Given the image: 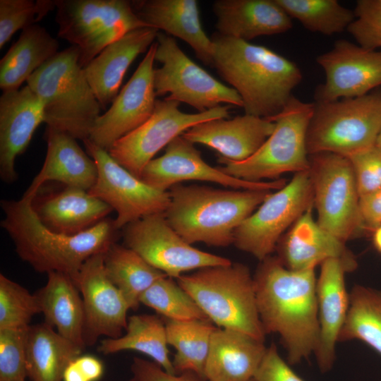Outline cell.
<instances>
[{
    "instance_id": "29",
    "label": "cell",
    "mask_w": 381,
    "mask_h": 381,
    "mask_svg": "<svg viewBox=\"0 0 381 381\" xmlns=\"http://www.w3.org/2000/svg\"><path fill=\"white\" fill-rule=\"evenodd\" d=\"M265 341L242 332L217 327L205 367L207 381H249L266 352Z\"/></svg>"
},
{
    "instance_id": "9",
    "label": "cell",
    "mask_w": 381,
    "mask_h": 381,
    "mask_svg": "<svg viewBox=\"0 0 381 381\" xmlns=\"http://www.w3.org/2000/svg\"><path fill=\"white\" fill-rule=\"evenodd\" d=\"M58 37L78 48L83 68L128 32L147 26L126 0H55Z\"/></svg>"
},
{
    "instance_id": "48",
    "label": "cell",
    "mask_w": 381,
    "mask_h": 381,
    "mask_svg": "<svg viewBox=\"0 0 381 381\" xmlns=\"http://www.w3.org/2000/svg\"><path fill=\"white\" fill-rule=\"evenodd\" d=\"M373 233V245L376 250L381 253V225L379 226Z\"/></svg>"
},
{
    "instance_id": "21",
    "label": "cell",
    "mask_w": 381,
    "mask_h": 381,
    "mask_svg": "<svg viewBox=\"0 0 381 381\" xmlns=\"http://www.w3.org/2000/svg\"><path fill=\"white\" fill-rule=\"evenodd\" d=\"M320 265L316 283L320 339L314 355L320 370L325 373L333 366L336 344L349 308L345 274L354 270L336 258L327 260Z\"/></svg>"
},
{
    "instance_id": "33",
    "label": "cell",
    "mask_w": 381,
    "mask_h": 381,
    "mask_svg": "<svg viewBox=\"0 0 381 381\" xmlns=\"http://www.w3.org/2000/svg\"><path fill=\"white\" fill-rule=\"evenodd\" d=\"M167 346L164 319L156 315L140 314L128 317L124 334L101 340L97 351L104 355L128 350L138 351L167 373L176 374Z\"/></svg>"
},
{
    "instance_id": "40",
    "label": "cell",
    "mask_w": 381,
    "mask_h": 381,
    "mask_svg": "<svg viewBox=\"0 0 381 381\" xmlns=\"http://www.w3.org/2000/svg\"><path fill=\"white\" fill-rule=\"evenodd\" d=\"M55 8V0H0V49L18 30L35 25Z\"/></svg>"
},
{
    "instance_id": "6",
    "label": "cell",
    "mask_w": 381,
    "mask_h": 381,
    "mask_svg": "<svg viewBox=\"0 0 381 381\" xmlns=\"http://www.w3.org/2000/svg\"><path fill=\"white\" fill-rule=\"evenodd\" d=\"M217 327L231 329L265 341L253 276L240 262L205 267L176 279Z\"/></svg>"
},
{
    "instance_id": "8",
    "label": "cell",
    "mask_w": 381,
    "mask_h": 381,
    "mask_svg": "<svg viewBox=\"0 0 381 381\" xmlns=\"http://www.w3.org/2000/svg\"><path fill=\"white\" fill-rule=\"evenodd\" d=\"M306 146L308 155L349 157L375 145L381 128V92L329 102H315Z\"/></svg>"
},
{
    "instance_id": "46",
    "label": "cell",
    "mask_w": 381,
    "mask_h": 381,
    "mask_svg": "<svg viewBox=\"0 0 381 381\" xmlns=\"http://www.w3.org/2000/svg\"><path fill=\"white\" fill-rule=\"evenodd\" d=\"M104 365L92 355H80L66 368L63 381H98L104 374Z\"/></svg>"
},
{
    "instance_id": "24",
    "label": "cell",
    "mask_w": 381,
    "mask_h": 381,
    "mask_svg": "<svg viewBox=\"0 0 381 381\" xmlns=\"http://www.w3.org/2000/svg\"><path fill=\"white\" fill-rule=\"evenodd\" d=\"M32 207L47 228L68 236L94 226L113 211L88 191L67 186L49 193L38 190L32 200Z\"/></svg>"
},
{
    "instance_id": "42",
    "label": "cell",
    "mask_w": 381,
    "mask_h": 381,
    "mask_svg": "<svg viewBox=\"0 0 381 381\" xmlns=\"http://www.w3.org/2000/svg\"><path fill=\"white\" fill-rule=\"evenodd\" d=\"M347 31L365 49L381 48V0H359Z\"/></svg>"
},
{
    "instance_id": "4",
    "label": "cell",
    "mask_w": 381,
    "mask_h": 381,
    "mask_svg": "<svg viewBox=\"0 0 381 381\" xmlns=\"http://www.w3.org/2000/svg\"><path fill=\"white\" fill-rule=\"evenodd\" d=\"M169 191L164 212L173 229L188 243L227 247L236 229L272 193V190L220 189L181 183Z\"/></svg>"
},
{
    "instance_id": "23",
    "label": "cell",
    "mask_w": 381,
    "mask_h": 381,
    "mask_svg": "<svg viewBox=\"0 0 381 381\" xmlns=\"http://www.w3.org/2000/svg\"><path fill=\"white\" fill-rule=\"evenodd\" d=\"M313 207L307 210L278 242L277 255L292 270L315 268L327 260L336 258L354 270L357 261L345 243L323 229L313 217Z\"/></svg>"
},
{
    "instance_id": "7",
    "label": "cell",
    "mask_w": 381,
    "mask_h": 381,
    "mask_svg": "<svg viewBox=\"0 0 381 381\" xmlns=\"http://www.w3.org/2000/svg\"><path fill=\"white\" fill-rule=\"evenodd\" d=\"M315 104L292 95L284 109L269 119L275 123L271 135L251 157L234 162L218 155L219 169L234 178L250 182L280 179L287 172H301L310 168L307 151L308 127Z\"/></svg>"
},
{
    "instance_id": "5",
    "label": "cell",
    "mask_w": 381,
    "mask_h": 381,
    "mask_svg": "<svg viewBox=\"0 0 381 381\" xmlns=\"http://www.w3.org/2000/svg\"><path fill=\"white\" fill-rule=\"evenodd\" d=\"M79 54L72 45L59 52L26 83L42 104L47 126L83 141L90 138L102 109L79 65Z\"/></svg>"
},
{
    "instance_id": "38",
    "label": "cell",
    "mask_w": 381,
    "mask_h": 381,
    "mask_svg": "<svg viewBox=\"0 0 381 381\" xmlns=\"http://www.w3.org/2000/svg\"><path fill=\"white\" fill-rule=\"evenodd\" d=\"M140 303L154 309L160 317L172 320L208 319L205 313L173 278L157 280L141 296Z\"/></svg>"
},
{
    "instance_id": "11",
    "label": "cell",
    "mask_w": 381,
    "mask_h": 381,
    "mask_svg": "<svg viewBox=\"0 0 381 381\" xmlns=\"http://www.w3.org/2000/svg\"><path fill=\"white\" fill-rule=\"evenodd\" d=\"M313 206L309 171L296 173L289 183L270 193L236 229L233 244L262 261L275 250L286 230Z\"/></svg>"
},
{
    "instance_id": "16",
    "label": "cell",
    "mask_w": 381,
    "mask_h": 381,
    "mask_svg": "<svg viewBox=\"0 0 381 381\" xmlns=\"http://www.w3.org/2000/svg\"><path fill=\"white\" fill-rule=\"evenodd\" d=\"M140 179L148 186L163 191L186 181L216 183L239 190H272L282 188L286 181L250 182L229 176L208 164L194 144L179 135L167 147L163 155L152 159L143 171Z\"/></svg>"
},
{
    "instance_id": "13",
    "label": "cell",
    "mask_w": 381,
    "mask_h": 381,
    "mask_svg": "<svg viewBox=\"0 0 381 381\" xmlns=\"http://www.w3.org/2000/svg\"><path fill=\"white\" fill-rule=\"evenodd\" d=\"M180 102L157 99L152 116L142 125L116 141L109 153L120 165L140 179L146 165L164 147L200 123L226 119L230 105H221L203 112L188 114L179 109Z\"/></svg>"
},
{
    "instance_id": "35",
    "label": "cell",
    "mask_w": 381,
    "mask_h": 381,
    "mask_svg": "<svg viewBox=\"0 0 381 381\" xmlns=\"http://www.w3.org/2000/svg\"><path fill=\"white\" fill-rule=\"evenodd\" d=\"M164 320L168 345L176 349L172 361L176 373L191 371L205 379L211 337L217 327L210 319Z\"/></svg>"
},
{
    "instance_id": "31",
    "label": "cell",
    "mask_w": 381,
    "mask_h": 381,
    "mask_svg": "<svg viewBox=\"0 0 381 381\" xmlns=\"http://www.w3.org/2000/svg\"><path fill=\"white\" fill-rule=\"evenodd\" d=\"M59 43L42 26L35 24L22 30L0 61V88L3 92L20 86L59 52Z\"/></svg>"
},
{
    "instance_id": "41",
    "label": "cell",
    "mask_w": 381,
    "mask_h": 381,
    "mask_svg": "<svg viewBox=\"0 0 381 381\" xmlns=\"http://www.w3.org/2000/svg\"><path fill=\"white\" fill-rule=\"evenodd\" d=\"M29 327L0 329V381H26Z\"/></svg>"
},
{
    "instance_id": "37",
    "label": "cell",
    "mask_w": 381,
    "mask_h": 381,
    "mask_svg": "<svg viewBox=\"0 0 381 381\" xmlns=\"http://www.w3.org/2000/svg\"><path fill=\"white\" fill-rule=\"evenodd\" d=\"M292 18L309 31L325 35L340 33L355 19L354 12L337 0H276Z\"/></svg>"
},
{
    "instance_id": "3",
    "label": "cell",
    "mask_w": 381,
    "mask_h": 381,
    "mask_svg": "<svg viewBox=\"0 0 381 381\" xmlns=\"http://www.w3.org/2000/svg\"><path fill=\"white\" fill-rule=\"evenodd\" d=\"M212 66L240 95L245 114H278L301 83L298 66L272 49L219 33L211 38Z\"/></svg>"
},
{
    "instance_id": "12",
    "label": "cell",
    "mask_w": 381,
    "mask_h": 381,
    "mask_svg": "<svg viewBox=\"0 0 381 381\" xmlns=\"http://www.w3.org/2000/svg\"><path fill=\"white\" fill-rule=\"evenodd\" d=\"M318 224L346 243L360 233L357 185L348 157L331 152L309 155Z\"/></svg>"
},
{
    "instance_id": "47",
    "label": "cell",
    "mask_w": 381,
    "mask_h": 381,
    "mask_svg": "<svg viewBox=\"0 0 381 381\" xmlns=\"http://www.w3.org/2000/svg\"><path fill=\"white\" fill-rule=\"evenodd\" d=\"M360 232H373L381 225V189L359 200Z\"/></svg>"
},
{
    "instance_id": "2",
    "label": "cell",
    "mask_w": 381,
    "mask_h": 381,
    "mask_svg": "<svg viewBox=\"0 0 381 381\" xmlns=\"http://www.w3.org/2000/svg\"><path fill=\"white\" fill-rule=\"evenodd\" d=\"M33 198L2 200L1 227L8 234L18 257L36 272L64 273L73 280L92 256L104 253L118 237L114 220L105 219L73 236L54 232L38 219L32 207Z\"/></svg>"
},
{
    "instance_id": "26",
    "label": "cell",
    "mask_w": 381,
    "mask_h": 381,
    "mask_svg": "<svg viewBox=\"0 0 381 381\" xmlns=\"http://www.w3.org/2000/svg\"><path fill=\"white\" fill-rule=\"evenodd\" d=\"M44 162L24 195L34 198L48 181L89 191L97 178V168L92 157L67 133L47 126Z\"/></svg>"
},
{
    "instance_id": "49",
    "label": "cell",
    "mask_w": 381,
    "mask_h": 381,
    "mask_svg": "<svg viewBox=\"0 0 381 381\" xmlns=\"http://www.w3.org/2000/svg\"><path fill=\"white\" fill-rule=\"evenodd\" d=\"M375 145L377 146L380 150H381V128H380V131L378 133V135H377V140H376V143H375Z\"/></svg>"
},
{
    "instance_id": "45",
    "label": "cell",
    "mask_w": 381,
    "mask_h": 381,
    "mask_svg": "<svg viewBox=\"0 0 381 381\" xmlns=\"http://www.w3.org/2000/svg\"><path fill=\"white\" fill-rule=\"evenodd\" d=\"M254 381H304L280 356L274 344L267 347Z\"/></svg>"
},
{
    "instance_id": "25",
    "label": "cell",
    "mask_w": 381,
    "mask_h": 381,
    "mask_svg": "<svg viewBox=\"0 0 381 381\" xmlns=\"http://www.w3.org/2000/svg\"><path fill=\"white\" fill-rule=\"evenodd\" d=\"M158 32L151 27L131 30L106 47L83 68L102 109L112 103L128 67L138 55L147 52Z\"/></svg>"
},
{
    "instance_id": "28",
    "label": "cell",
    "mask_w": 381,
    "mask_h": 381,
    "mask_svg": "<svg viewBox=\"0 0 381 381\" xmlns=\"http://www.w3.org/2000/svg\"><path fill=\"white\" fill-rule=\"evenodd\" d=\"M212 10L218 33L248 42L292 28L291 18L276 0H217Z\"/></svg>"
},
{
    "instance_id": "14",
    "label": "cell",
    "mask_w": 381,
    "mask_h": 381,
    "mask_svg": "<svg viewBox=\"0 0 381 381\" xmlns=\"http://www.w3.org/2000/svg\"><path fill=\"white\" fill-rule=\"evenodd\" d=\"M83 142L97 168V181L88 192L116 212L114 220L117 229L144 217L166 211L170 202L169 191L148 186L90 139Z\"/></svg>"
},
{
    "instance_id": "32",
    "label": "cell",
    "mask_w": 381,
    "mask_h": 381,
    "mask_svg": "<svg viewBox=\"0 0 381 381\" xmlns=\"http://www.w3.org/2000/svg\"><path fill=\"white\" fill-rule=\"evenodd\" d=\"M83 349L44 322L30 325L26 344L28 378L30 381H63L66 368Z\"/></svg>"
},
{
    "instance_id": "1",
    "label": "cell",
    "mask_w": 381,
    "mask_h": 381,
    "mask_svg": "<svg viewBox=\"0 0 381 381\" xmlns=\"http://www.w3.org/2000/svg\"><path fill=\"white\" fill-rule=\"evenodd\" d=\"M260 262L253 279L264 331L277 334L288 362L298 363L314 354L319 344L315 268L292 270L272 255Z\"/></svg>"
},
{
    "instance_id": "30",
    "label": "cell",
    "mask_w": 381,
    "mask_h": 381,
    "mask_svg": "<svg viewBox=\"0 0 381 381\" xmlns=\"http://www.w3.org/2000/svg\"><path fill=\"white\" fill-rule=\"evenodd\" d=\"M45 285L35 293L44 322L64 338L85 349V312L80 293L70 276L47 274Z\"/></svg>"
},
{
    "instance_id": "34",
    "label": "cell",
    "mask_w": 381,
    "mask_h": 381,
    "mask_svg": "<svg viewBox=\"0 0 381 381\" xmlns=\"http://www.w3.org/2000/svg\"><path fill=\"white\" fill-rule=\"evenodd\" d=\"M104 266L108 278L134 310L140 304L142 294L157 280L167 277L135 251L116 243L104 253Z\"/></svg>"
},
{
    "instance_id": "27",
    "label": "cell",
    "mask_w": 381,
    "mask_h": 381,
    "mask_svg": "<svg viewBox=\"0 0 381 381\" xmlns=\"http://www.w3.org/2000/svg\"><path fill=\"white\" fill-rule=\"evenodd\" d=\"M138 16L149 27L180 38L205 64L212 66L213 44L205 34L195 0L133 1Z\"/></svg>"
},
{
    "instance_id": "22",
    "label": "cell",
    "mask_w": 381,
    "mask_h": 381,
    "mask_svg": "<svg viewBox=\"0 0 381 381\" xmlns=\"http://www.w3.org/2000/svg\"><path fill=\"white\" fill-rule=\"evenodd\" d=\"M274 128V121L245 114L231 119H216L200 123L181 135L193 144L214 149L229 160L242 162L260 148Z\"/></svg>"
},
{
    "instance_id": "39",
    "label": "cell",
    "mask_w": 381,
    "mask_h": 381,
    "mask_svg": "<svg viewBox=\"0 0 381 381\" xmlns=\"http://www.w3.org/2000/svg\"><path fill=\"white\" fill-rule=\"evenodd\" d=\"M41 313L37 298L16 282L0 274V329L28 327Z\"/></svg>"
},
{
    "instance_id": "19",
    "label": "cell",
    "mask_w": 381,
    "mask_h": 381,
    "mask_svg": "<svg viewBox=\"0 0 381 381\" xmlns=\"http://www.w3.org/2000/svg\"><path fill=\"white\" fill-rule=\"evenodd\" d=\"M325 80L316 89L315 102L367 95L381 85V50H370L346 40L316 59Z\"/></svg>"
},
{
    "instance_id": "17",
    "label": "cell",
    "mask_w": 381,
    "mask_h": 381,
    "mask_svg": "<svg viewBox=\"0 0 381 381\" xmlns=\"http://www.w3.org/2000/svg\"><path fill=\"white\" fill-rule=\"evenodd\" d=\"M104 253L87 260L73 280L83 303L85 346L94 345L101 337L118 338L127 327V313L130 308L123 294L107 275Z\"/></svg>"
},
{
    "instance_id": "36",
    "label": "cell",
    "mask_w": 381,
    "mask_h": 381,
    "mask_svg": "<svg viewBox=\"0 0 381 381\" xmlns=\"http://www.w3.org/2000/svg\"><path fill=\"white\" fill-rule=\"evenodd\" d=\"M339 341L359 340L381 356V291L356 284Z\"/></svg>"
},
{
    "instance_id": "20",
    "label": "cell",
    "mask_w": 381,
    "mask_h": 381,
    "mask_svg": "<svg viewBox=\"0 0 381 381\" xmlns=\"http://www.w3.org/2000/svg\"><path fill=\"white\" fill-rule=\"evenodd\" d=\"M44 123L42 104L28 85L0 97V177L11 184L18 179L16 159L27 149Z\"/></svg>"
},
{
    "instance_id": "18",
    "label": "cell",
    "mask_w": 381,
    "mask_h": 381,
    "mask_svg": "<svg viewBox=\"0 0 381 381\" xmlns=\"http://www.w3.org/2000/svg\"><path fill=\"white\" fill-rule=\"evenodd\" d=\"M157 43L149 48L128 82L110 108L96 121L90 139L109 151L113 144L145 123L153 114L156 103L154 62Z\"/></svg>"
},
{
    "instance_id": "15",
    "label": "cell",
    "mask_w": 381,
    "mask_h": 381,
    "mask_svg": "<svg viewBox=\"0 0 381 381\" xmlns=\"http://www.w3.org/2000/svg\"><path fill=\"white\" fill-rule=\"evenodd\" d=\"M122 229L124 246L171 278L177 279L188 271L232 262L188 243L169 224L164 213L144 217Z\"/></svg>"
},
{
    "instance_id": "50",
    "label": "cell",
    "mask_w": 381,
    "mask_h": 381,
    "mask_svg": "<svg viewBox=\"0 0 381 381\" xmlns=\"http://www.w3.org/2000/svg\"><path fill=\"white\" fill-rule=\"evenodd\" d=\"M249 381H254V380H253V378L252 380H249Z\"/></svg>"
},
{
    "instance_id": "10",
    "label": "cell",
    "mask_w": 381,
    "mask_h": 381,
    "mask_svg": "<svg viewBox=\"0 0 381 381\" xmlns=\"http://www.w3.org/2000/svg\"><path fill=\"white\" fill-rule=\"evenodd\" d=\"M156 42L155 59L162 64L154 70L157 96L169 94L165 98L184 102L198 112L208 111L221 104L243 107L238 93L191 60L174 37L159 31Z\"/></svg>"
},
{
    "instance_id": "43",
    "label": "cell",
    "mask_w": 381,
    "mask_h": 381,
    "mask_svg": "<svg viewBox=\"0 0 381 381\" xmlns=\"http://www.w3.org/2000/svg\"><path fill=\"white\" fill-rule=\"evenodd\" d=\"M360 198L381 189V150L376 145L348 157Z\"/></svg>"
},
{
    "instance_id": "44",
    "label": "cell",
    "mask_w": 381,
    "mask_h": 381,
    "mask_svg": "<svg viewBox=\"0 0 381 381\" xmlns=\"http://www.w3.org/2000/svg\"><path fill=\"white\" fill-rule=\"evenodd\" d=\"M130 370L131 377L128 381H207L191 371L169 373L153 361L139 357L133 358Z\"/></svg>"
}]
</instances>
